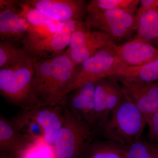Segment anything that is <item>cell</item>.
<instances>
[{
    "label": "cell",
    "mask_w": 158,
    "mask_h": 158,
    "mask_svg": "<svg viewBox=\"0 0 158 158\" xmlns=\"http://www.w3.org/2000/svg\"><path fill=\"white\" fill-rule=\"evenodd\" d=\"M76 65L65 54L34 63L32 96L40 106L58 105L66 95L75 73Z\"/></svg>",
    "instance_id": "obj_1"
},
{
    "label": "cell",
    "mask_w": 158,
    "mask_h": 158,
    "mask_svg": "<svg viewBox=\"0 0 158 158\" xmlns=\"http://www.w3.org/2000/svg\"><path fill=\"white\" fill-rule=\"evenodd\" d=\"M146 117L123 95L110 118L95 128V138L113 141L125 148L141 139Z\"/></svg>",
    "instance_id": "obj_2"
},
{
    "label": "cell",
    "mask_w": 158,
    "mask_h": 158,
    "mask_svg": "<svg viewBox=\"0 0 158 158\" xmlns=\"http://www.w3.org/2000/svg\"><path fill=\"white\" fill-rule=\"evenodd\" d=\"M35 58L27 53L0 69V92L21 109L36 105L32 96Z\"/></svg>",
    "instance_id": "obj_3"
},
{
    "label": "cell",
    "mask_w": 158,
    "mask_h": 158,
    "mask_svg": "<svg viewBox=\"0 0 158 158\" xmlns=\"http://www.w3.org/2000/svg\"><path fill=\"white\" fill-rule=\"evenodd\" d=\"M64 107V122L52 145L55 158H84L95 138V128Z\"/></svg>",
    "instance_id": "obj_4"
},
{
    "label": "cell",
    "mask_w": 158,
    "mask_h": 158,
    "mask_svg": "<svg viewBox=\"0 0 158 158\" xmlns=\"http://www.w3.org/2000/svg\"><path fill=\"white\" fill-rule=\"evenodd\" d=\"M137 10L121 9L90 12L87 14L85 25L88 29L104 32L115 41H118L137 30Z\"/></svg>",
    "instance_id": "obj_5"
},
{
    "label": "cell",
    "mask_w": 158,
    "mask_h": 158,
    "mask_svg": "<svg viewBox=\"0 0 158 158\" xmlns=\"http://www.w3.org/2000/svg\"><path fill=\"white\" fill-rule=\"evenodd\" d=\"M115 42L104 32L88 29L85 23L73 32L69 48L64 54L77 66L112 46Z\"/></svg>",
    "instance_id": "obj_6"
},
{
    "label": "cell",
    "mask_w": 158,
    "mask_h": 158,
    "mask_svg": "<svg viewBox=\"0 0 158 158\" xmlns=\"http://www.w3.org/2000/svg\"><path fill=\"white\" fill-rule=\"evenodd\" d=\"M112 46L85 60L81 64L79 69H76L65 96L84 84L88 82L97 83L101 79L110 76L112 72L122 64L113 52Z\"/></svg>",
    "instance_id": "obj_7"
},
{
    "label": "cell",
    "mask_w": 158,
    "mask_h": 158,
    "mask_svg": "<svg viewBox=\"0 0 158 158\" xmlns=\"http://www.w3.org/2000/svg\"><path fill=\"white\" fill-rule=\"evenodd\" d=\"M96 83L88 82L69 92L59 104L73 115L95 128L98 124L94 93Z\"/></svg>",
    "instance_id": "obj_8"
},
{
    "label": "cell",
    "mask_w": 158,
    "mask_h": 158,
    "mask_svg": "<svg viewBox=\"0 0 158 158\" xmlns=\"http://www.w3.org/2000/svg\"><path fill=\"white\" fill-rule=\"evenodd\" d=\"M123 96L122 87L117 77L110 76L97 82L94 102L98 124L110 118Z\"/></svg>",
    "instance_id": "obj_9"
},
{
    "label": "cell",
    "mask_w": 158,
    "mask_h": 158,
    "mask_svg": "<svg viewBox=\"0 0 158 158\" xmlns=\"http://www.w3.org/2000/svg\"><path fill=\"white\" fill-rule=\"evenodd\" d=\"M117 77L121 84L123 95L136 106L147 119L158 111V81L143 83Z\"/></svg>",
    "instance_id": "obj_10"
},
{
    "label": "cell",
    "mask_w": 158,
    "mask_h": 158,
    "mask_svg": "<svg viewBox=\"0 0 158 158\" xmlns=\"http://www.w3.org/2000/svg\"><path fill=\"white\" fill-rule=\"evenodd\" d=\"M85 23L74 19L62 22L61 28L57 32L41 39L25 40L26 50L40 55L46 53H59L69 46L73 32Z\"/></svg>",
    "instance_id": "obj_11"
},
{
    "label": "cell",
    "mask_w": 158,
    "mask_h": 158,
    "mask_svg": "<svg viewBox=\"0 0 158 158\" xmlns=\"http://www.w3.org/2000/svg\"><path fill=\"white\" fill-rule=\"evenodd\" d=\"M24 2L60 22L80 20L87 15V5L81 0H29Z\"/></svg>",
    "instance_id": "obj_12"
},
{
    "label": "cell",
    "mask_w": 158,
    "mask_h": 158,
    "mask_svg": "<svg viewBox=\"0 0 158 158\" xmlns=\"http://www.w3.org/2000/svg\"><path fill=\"white\" fill-rule=\"evenodd\" d=\"M112 48L123 64L137 66L147 64L158 59V48L150 43L132 39Z\"/></svg>",
    "instance_id": "obj_13"
},
{
    "label": "cell",
    "mask_w": 158,
    "mask_h": 158,
    "mask_svg": "<svg viewBox=\"0 0 158 158\" xmlns=\"http://www.w3.org/2000/svg\"><path fill=\"white\" fill-rule=\"evenodd\" d=\"M27 109L42 127L44 139L52 146L64 122V107L62 105L49 106L34 105Z\"/></svg>",
    "instance_id": "obj_14"
},
{
    "label": "cell",
    "mask_w": 158,
    "mask_h": 158,
    "mask_svg": "<svg viewBox=\"0 0 158 158\" xmlns=\"http://www.w3.org/2000/svg\"><path fill=\"white\" fill-rule=\"evenodd\" d=\"M37 140L18 131L10 120L1 115L0 153H8L15 158H21L27 149Z\"/></svg>",
    "instance_id": "obj_15"
},
{
    "label": "cell",
    "mask_w": 158,
    "mask_h": 158,
    "mask_svg": "<svg viewBox=\"0 0 158 158\" xmlns=\"http://www.w3.org/2000/svg\"><path fill=\"white\" fill-rule=\"evenodd\" d=\"M19 6L20 15L26 19L29 25V37L40 39L61 28L62 22L52 19L24 2Z\"/></svg>",
    "instance_id": "obj_16"
},
{
    "label": "cell",
    "mask_w": 158,
    "mask_h": 158,
    "mask_svg": "<svg viewBox=\"0 0 158 158\" xmlns=\"http://www.w3.org/2000/svg\"><path fill=\"white\" fill-rule=\"evenodd\" d=\"M15 3H11L1 8L0 37L1 40L11 41L20 39L28 34L29 27L24 18L21 16L19 11L15 9Z\"/></svg>",
    "instance_id": "obj_17"
},
{
    "label": "cell",
    "mask_w": 158,
    "mask_h": 158,
    "mask_svg": "<svg viewBox=\"0 0 158 158\" xmlns=\"http://www.w3.org/2000/svg\"><path fill=\"white\" fill-rule=\"evenodd\" d=\"M110 76L143 83L158 81V59L139 66H128L122 63L112 72Z\"/></svg>",
    "instance_id": "obj_18"
},
{
    "label": "cell",
    "mask_w": 158,
    "mask_h": 158,
    "mask_svg": "<svg viewBox=\"0 0 158 158\" xmlns=\"http://www.w3.org/2000/svg\"><path fill=\"white\" fill-rule=\"evenodd\" d=\"M84 158H127L126 148L113 141L95 138Z\"/></svg>",
    "instance_id": "obj_19"
},
{
    "label": "cell",
    "mask_w": 158,
    "mask_h": 158,
    "mask_svg": "<svg viewBox=\"0 0 158 158\" xmlns=\"http://www.w3.org/2000/svg\"><path fill=\"white\" fill-rule=\"evenodd\" d=\"M137 34L133 39L152 44L158 37V7L146 11L139 18Z\"/></svg>",
    "instance_id": "obj_20"
},
{
    "label": "cell",
    "mask_w": 158,
    "mask_h": 158,
    "mask_svg": "<svg viewBox=\"0 0 158 158\" xmlns=\"http://www.w3.org/2000/svg\"><path fill=\"white\" fill-rule=\"evenodd\" d=\"M10 121L20 132L37 140L44 139L42 127L27 109H21Z\"/></svg>",
    "instance_id": "obj_21"
},
{
    "label": "cell",
    "mask_w": 158,
    "mask_h": 158,
    "mask_svg": "<svg viewBox=\"0 0 158 158\" xmlns=\"http://www.w3.org/2000/svg\"><path fill=\"white\" fill-rule=\"evenodd\" d=\"M140 2L139 0H93L87 5V14L116 9L137 10Z\"/></svg>",
    "instance_id": "obj_22"
},
{
    "label": "cell",
    "mask_w": 158,
    "mask_h": 158,
    "mask_svg": "<svg viewBox=\"0 0 158 158\" xmlns=\"http://www.w3.org/2000/svg\"><path fill=\"white\" fill-rule=\"evenodd\" d=\"M26 49L20 48L12 42L1 40L0 43V68L9 65L27 53Z\"/></svg>",
    "instance_id": "obj_23"
},
{
    "label": "cell",
    "mask_w": 158,
    "mask_h": 158,
    "mask_svg": "<svg viewBox=\"0 0 158 158\" xmlns=\"http://www.w3.org/2000/svg\"><path fill=\"white\" fill-rule=\"evenodd\" d=\"M21 158H55V156L52 146L42 139L32 144Z\"/></svg>",
    "instance_id": "obj_24"
},
{
    "label": "cell",
    "mask_w": 158,
    "mask_h": 158,
    "mask_svg": "<svg viewBox=\"0 0 158 158\" xmlns=\"http://www.w3.org/2000/svg\"><path fill=\"white\" fill-rule=\"evenodd\" d=\"M126 154L127 158H153L145 141L141 139L126 148Z\"/></svg>",
    "instance_id": "obj_25"
},
{
    "label": "cell",
    "mask_w": 158,
    "mask_h": 158,
    "mask_svg": "<svg viewBox=\"0 0 158 158\" xmlns=\"http://www.w3.org/2000/svg\"><path fill=\"white\" fill-rule=\"evenodd\" d=\"M148 137L153 143H158V110L147 118Z\"/></svg>",
    "instance_id": "obj_26"
},
{
    "label": "cell",
    "mask_w": 158,
    "mask_h": 158,
    "mask_svg": "<svg viewBox=\"0 0 158 158\" xmlns=\"http://www.w3.org/2000/svg\"><path fill=\"white\" fill-rule=\"evenodd\" d=\"M158 7V0H141L140 6L136 12V18L137 24L139 18L143 13L151 9Z\"/></svg>",
    "instance_id": "obj_27"
},
{
    "label": "cell",
    "mask_w": 158,
    "mask_h": 158,
    "mask_svg": "<svg viewBox=\"0 0 158 158\" xmlns=\"http://www.w3.org/2000/svg\"><path fill=\"white\" fill-rule=\"evenodd\" d=\"M148 149L153 158H158V144L145 141Z\"/></svg>",
    "instance_id": "obj_28"
},
{
    "label": "cell",
    "mask_w": 158,
    "mask_h": 158,
    "mask_svg": "<svg viewBox=\"0 0 158 158\" xmlns=\"http://www.w3.org/2000/svg\"><path fill=\"white\" fill-rule=\"evenodd\" d=\"M0 158H15L14 156L8 153H1Z\"/></svg>",
    "instance_id": "obj_29"
},
{
    "label": "cell",
    "mask_w": 158,
    "mask_h": 158,
    "mask_svg": "<svg viewBox=\"0 0 158 158\" xmlns=\"http://www.w3.org/2000/svg\"><path fill=\"white\" fill-rule=\"evenodd\" d=\"M152 44L154 46L158 48V37L157 39H156L155 41H154L152 43Z\"/></svg>",
    "instance_id": "obj_30"
}]
</instances>
